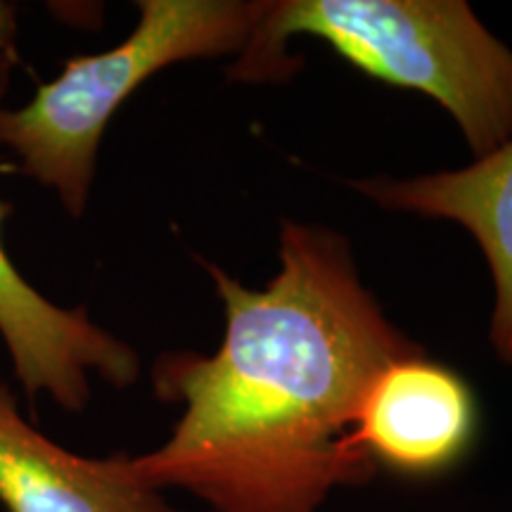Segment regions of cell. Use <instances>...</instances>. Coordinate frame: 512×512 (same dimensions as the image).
<instances>
[{
    "label": "cell",
    "mask_w": 512,
    "mask_h": 512,
    "mask_svg": "<svg viewBox=\"0 0 512 512\" xmlns=\"http://www.w3.org/2000/svg\"><path fill=\"white\" fill-rule=\"evenodd\" d=\"M294 36L325 41L370 79L425 93L486 157L512 138V50L463 0H280L268 3L230 79L287 76Z\"/></svg>",
    "instance_id": "2"
},
{
    "label": "cell",
    "mask_w": 512,
    "mask_h": 512,
    "mask_svg": "<svg viewBox=\"0 0 512 512\" xmlns=\"http://www.w3.org/2000/svg\"><path fill=\"white\" fill-rule=\"evenodd\" d=\"M202 266L223 302L221 347L157 358L152 392L183 411L164 444L128 456L133 475L214 512H318L339 486L370 482L356 406L377 370L422 349L361 285L347 240L285 221L264 290Z\"/></svg>",
    "instance_id": "1"
},
{
    "label": "cell",
    "mask_w": 512,
    "mask_h": 512,
    "mask_svg": "<svg viewBox=\"0 0 512 512\" xmlns=\"http://www.w3.org/2000/svg\"><path fill=\"white\" fill-rule=\"evenodd\" d=\"M19 34V8L10 0H0V107L5 105L19 64Z\"/></svg>",
    "instance_id": "8"
},
{
    "label": "cell",
    "mask_w": 512,
    "mask_h": 512,
    "mask_svg": "<svg viewBox=\"0 0 512 512\" xmlns=\"http://www.w3.org/2000/svg\"><path fill=\"white\" fill-rule=\"evenodd\" d=\"M8 207L0 200V342L29 403L48 396L64 413L86 411L91 377L128 389L140 377L138 351L100 328L88 311L48 299L5 247Z\"/></svg>",
    "instance_id": "4"
},
{
    "label": "cell",
    "mask_w": 512,
    "mask_h": 512,
    "mask_svg": "<svg viewBox=\"0 0 512 512\" xmlns=\"http://www.w3.org/2000/svg\"><path fill=\"white\" fill-rule=\"evenodd\" d=\"M470 384L425 354L396 358L375 373L354 413V444L401 477H439L477 439Z\"/></svg>",
    "instance_id": "5"
},
{
    "label": "cell",
    "mask_w": 512,
    "mask_h": 512,
    "mask_svg": "<svg viewBox=\"0 0 512 512\" xmlns=\"http://www.w3.org/2000/svg\"><path fill=\"white\" fill-rule=\"evenodd\" d=\"M138 22L102 53L76 55L19 107H0V147L19 174L83 219L98 176L100 143L117 112L152 76L188 60L242 53L268 3L138 0Z\"/></svg>",
    "instance_id": "3"
},
{
    "label": "cell",
    "mask_w": 512,
    "mask_h": 512,
    "mask_svg": "<svg viewBox=\"0 0 512 512\" xmlns=\"http://www.w3.org/2000/svg\"><path fill=\"white\" fill-rule=\"evenodd\" d=\"M0 508L5 512H181L131 472L126 453L88 458L43 434L0 382Z\"/></svg>",
    "instance_id": "6"
},
{
    "label": "cell",
    "mask_w": 512,
    "mask_h": 512,
    "mask_svg": "<svg viewBox=\"0 0 512 512\" xmlns=\"http://www.w3.org/2000/svg\"><path fill=\"white\" fill-rule=\"evenodd\" d=\"M354 188L387 209L456 221L477 240L494 280L491 347L512 366V138L465 169L406 181L370 178Z\"/></svg>",
    "instance_id": "7"
}]
</instances>
